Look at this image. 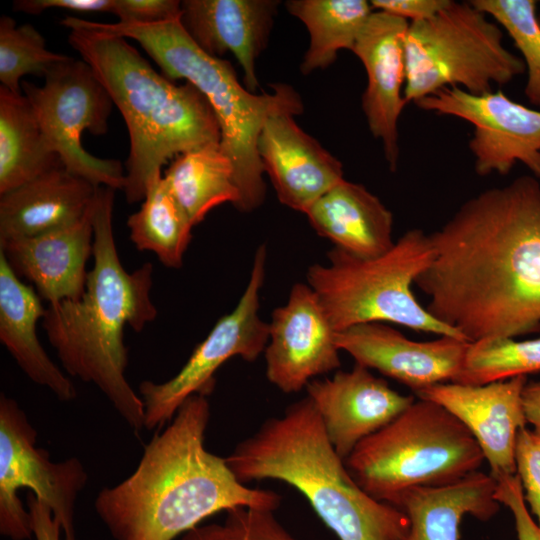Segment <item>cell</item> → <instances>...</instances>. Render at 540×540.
<instances>
[{
    "mask_svg": "<svg viewBox=\"0 0 540 540\" xmlns=\"http://www.w3.org/2000/svg\"><path fill=\"white\" fill-rule=\"evenodd\" d=\"M415 284L427 311L467 341L540 331V182L521 176L465 201L429 234Z\"/></svg>",
    "mask_w": 540,
    "mask_h": 540,
    "instance_id": "1",
    "label": "cell"
},
{
    "mask_svg": "<svg viewBox=\"0 0 540 540\" xmlns=\"http://www.w3.org/2000/svg\"><path fill=\"white\" fill-rule=\"evenodd\" d=\"M209 419L207 397L190 396L131 475L99 491L95 511L113 540H174L220 511L279 506V494L247 487L206 449Z\"/></svg>",
    "mask_w": 540,
    "mask_h": 540,
    "instance_id": "2",
    "label": "cell"
},
{
    "mask_svg": "<svg viewBox=\"0 0 540 540\" xmlns=\"http://www.w3.org/2000/svg\"><path fill=\"white\" fill-rule=\"evenodd\" d=\"M115 190L97 188L92 223L93 268L85 291L74 300L48 304L42 318L50 345L72 377L94 384L135 432L144 428V406L125 372L128 349L126 326L141 332L157 317L151 299L150 262L128 272L117 251L113 226Z\"/></svg>",
    "mask_w": 540,
    "mask_h": 540,
    "instance_id": "3",
    "label": "cell"
},
{
    "mask_svg": "<svg viewBox=\"0 0 540 540\" xmlns=\"http://www.w3.org/2000/svg\"><path fill=\"white\" fill-rule=\"evenodd\" d=\"M68 41L94 71L120 111L129 134L123 192L143 201L163 166L185 152L220 144V128L204 95L191 83L159 74L126 38L67 16Z\"/></svg>",
    "mask_w": 540,
    "mask_h": 540,
    "instance_id": "4",
    "label": "cell"
},
{
    "mask_svg": "<svg viewBox=\"0 0 540 540\" xmlns=\"http://www.w3.org/2000/svg\"><path fill=\"white\" fill-rule=\"evenodd\" d=\"M242 483L275 479L301 492L339 540H404L409 519L353 479L305 398L267 419L225 457Z\"/></svg>",
    "mask_w": 540,
    "mask_h": 540,
    "instance_id": "5",
    "label": "cell"
},
{
    "mask_svg": "<svg viewBox=\"0 0 540 540\" xmlns=\"http://www.w3.org/2000/svg\"><path fill=\"white\" fill-rule=\"evenodd\" d=\"M93 24L113 35L137 43L170 80L185 79L209 102L220 128V147L231 160L240 199L235 206L251 212L264 201L266 184L257 142L263 125L274 113L303 111L300 96L286 84L273 92L256 94L237 79L230 62L202 51L190 38L180 18L158 24Z\"/></svg>",
    "mask_w": 540,
    "mask_h": 540,
    "instance_id": "6",
    "label": "cell"
},
{
    "mask_svg": "<svg viewBox=\"0 0 540 540\" xmlns=\"http://www.w3.org/2000/svg\"><path fill=\"white\" fill-rule=\"evenodd\" d=\"M484 460L463 423L441 405L419 399L362 440L344 462L366 493L394 505L407 490L457 482Z\"/></svg>",
    "mask_w": 540,
    "mask_h": 540,
    "instance_id": "7",
    "label": "cell"
},
{
    "mask_svg": "<svg viewBox=\"0 0 540 540\" xmlns=\"http://www.w3.org/2000/svg\"><path fill=\"white\" fill-rule=\"evenodd\" d=\"M433 257L429 234L414 228L374 258L356 257L333 247L326 264L308 268L306 280L336 332L380 322L466 340L435 319L411 290Z\"/></svg>",
    "mask_w": 540,
    "mask_h": 540,
    "instance_id": "8",
    "label": "cell"
},
{
    "mask_svg": "<svg viewBox=\"0 0 540 540\" xmlns=\"http://www.w3.org/2000/svg\"><path fill=\"white\" fill-rule=\"evenodd\" d=\"M503 30L470 1L450 0L429 19L409 23L404 39L407 103L446 87L472 94L493 91L525 72L503 44Z\"/></svg>",
    "mask_w": 540,
    "mask_h": 540,
    "instance_id": "9",
    "label": "cell"
},
{
    "mask_svg": "<svg viewBox=\"0 0 540 540\" xmlns=\"http://www.w3.org/2000/svg\"><path fill=\"white\" fill-rule=\"evenodd\" d=\"M88 475L77 457L60 462L37 446V431L11 397L0 395V533L11 540L33 536L31 515L18 490L45 503L60 524L65 540H78L75 508Z\"/></svg>",
    "mask_w": 540,
    "mask_h": 540,
    "instance_id": "10",
    "label": "cell"
},
{
    "mask_svg": "<svg viewBox=\"0 0 540 540\" xmlns=\"http://www.w3.org/2000/svg\"><path fill=\"white\" fill-rule=\"evenodd\" d=\"M21 88L62 166L96 187L123 190L121 163L97 158L81 144L86 130L96 136L107 133L114 105L92 68L84 60L68 56L51 68L42 86L23 81Z\"/></svg>",
    "mask_w": 540,
    "mask_h": 540,
    "instance_id": "11",
    "label": "cell"
},
{
    "mask_svg": "<svg viewBox=\"0 0 540 540\" xmlns=\"http://www.w3.org/2000/svg\"><path fill=\"white\" fill-rule=\"evenodd\" d=\"M266 247L255 252L250 278L234 309L222 316L200 342L185 365L171 379L138 386L144 406V428L161 429L170 422L183 402L192 395L208 396L215 386L216 371L239 356L255 361L265 351L269 323L260 318V291L265 279Z\"/></svg>",
    "mask_w": 540,
    "mask_h": 540,
    "instance_id": "12",
    "label": "cell"
},
{
    "mask_svg": "<svg viewBox=\"0 0 540 540\" xmlns=\"http://www.w3.org/2000/svg\"><path fill=\"white\" fill-rule=\"evenodd\" d=\"M414 104L473 126L468 146L479 176L507 175L521 163L540 178V109L518 103L501 90L472 94L458 87L442 88Z\"/></svg>",
    "mask_w": 540,
    "mask_h": 540,
    "instance_id": "13",
    "label": "cell"
},
{
    "mask_svg": "<svg viewBox=\"0 0 540 540\" xmlns=\"http://www.w3.org/2000/svg\"><path fill=\"white\" fill-rule=\"evenodd\" d=\"M335 334L310 286L294 284L269 323L264 351L268 381L284 393H296L317 376L339 368Z\"/></svg>",
    "mask_w": 540,
    "mask_h": 540,
    "instance_id": "14",
    "label": "cell"
},
{
    "mask_svg": "<svg viewBox=\"0 0 540 540\" xmlns=\"http://www.w3.org/2000/svg\"><path fill=\"white\" fill-rule=\"evenodd\" d=\"M527 376H516L484 385L439 383L415 393L454 415L471 432L496 480L515 475V445L526 427L522 391Z\"/></svg>",
    "mask_w": 540,
    "mask_h": 540,
    "instance_id": "15",
    "label": "cell"
},
{
    "mask_svg": "<svg viewBox=\"0 0 540 540\" xmlns=\"http://www.w3.org/2000/svg\"><path fill=\"white\" fill-rule=\"evenodd\" d=\"M336 345L356 364L375 369L415 393L439 383L454 382L470 342L453 336L414 341L380 322L336 332Z\"/></svg>",
    "mask_w": 540,
    "mask_h": 540,
    "instance_id": "16",
    "label": "cell"
},
{
    "mask_svg": "<svg viewBox=\"0 0 540 540\" xmlns=\"http://www.w3.org/2000/svg\"><path fill=\"white\" fill-rule=\"evenodd\" d=\"M305 389L343 460L362 440L388 425L415 401L414 396L398 393L358 364L350 371H337L331 378H316Z\"/></svg>",
    "mask_w": 540,
    "mask_h": 540,
    "instance_id": "17",
    "label": "cell"
},
{
    "mask_svg": "<svg viewBox=\"0 0 540 540\" xmlns=\"http://www.w3.org/2000/svg\"><path fill=\"white\" fill-rule=\"evenodd\" d=\"M409 21L382 11H373L360 32L352 52L362 62L367 86L362 110L369 130L383 147L390 170L399 159L398 122L404 99V39Z\"/></svg>",
    "mask_w": 540,
    "mask_h": 540,
    "instance_id": "18",
    "label": "cell"
},
{
    "mask_svg": "<svg viewBox=\"0 0 540 540\" xmlns=\"http://www.w3.org/2000/svg\"><path fill=\"white\" fill-rule=\"evenodd\" d=\"M292 113L272 114L263 125L257 152L279 201L306 211L342 181V163L304 132Z\"/></svg>",
    "mask_w": 540,
    "mask_h": 540,
    "instance_id": "19",
    "label": "cell"
},
{
    "mask_svg": "<svg viewBox=\"0 0 540 540\" xmlns=\"http://www.w3.org/2000/svg\"><path fill=\"white\" fill-rule=\"evenodd\" d=\"M92 214L93 205L67 227L0 241V253L15 275L31 282L48 304L78 299L85 291L86 265L93 252Z\"/></svg>",
    "mask_w": 540,
    "mask_h": 540,
    "instance_id": "20",
    "label": "cell"
},
{
    "mask_svg": "<svg viewBox=\"0 0 540 540\" xmlns=\"http://www.w3.org/2000/svg\"><path fill=\"white\" fill-rule=\"evenodd\" d=\"M279 1L184 0L180 22L206 54L234 55L244 75V86L256 93L255 63L268 43Z\"/></svg>",
    "mask_w": 540,
    "mask_h": 540,
    "instance_id": "21",
    "label": "cell"
},
{
    "mask_svg": "<svg viewBox=\"0 0 540 540\" xmlns=\"http://www.w3.org/2000/svg\"><path fill=\"white\" fill-rule=\"evenodd\" d=\"M97 188L60 165L0 194V241L76 223L91 209Z\"/></svg>",
    "mask_w": 540,
    "mask_h": 540,
    "instance_id": "22",
    "label": "cell"
},
{
    "mask_svg": "<svg viewBox=\"0 0 540 540\" xmlns=\"http://www.w3.org/2000/svg\"><path fill=\"white\" fill-rule=\"evenodd\" d=\"M305 214L319 236L356 257L380 256L395 243L391 211L358 183L343 179Z\"/></svg>",
    "mask_w": 540,
    "mask_h": 540,
    "instance_id": "23",
    "label": "cell"
},
{
    "mask_svg": "<svg viewBox=\"0 0 540 540\" xmlns=\"http://www.w3.org/2000/svg\"><path fill=\"white\" fill-rule=\"evenodd\" d=\"M45 311L36 290L15 275L0 253V341L26 376L68 402L76 398V388L37 336V322Z\"/></svg>",
    "mask_w": 540,
    "mask_h": 540,
    "instance_id": "24",
    "label": "cell"
},
{
    "mask_svg": "<svg viewBox=\"0 0 540 540\" xmlns=\"http://www.w3.org/2000/svg\"><path fill=\"white\" fill-rule=\"evenodd\" d=\"M496 486L490 474L476 471L448 485L407 490L394 503L409 519L404 540H459L465 515L487 521L499 511Z\"/></svg>",
    "mask_w": 540,
    "mask_h": 540,
    "instance_id": "25",
    "label": "cell"
},
{
    "mask_svg": "<svg viewBox=\"0 0 540 540\" xmlns=\"http://www.w3.org/2000/svg\"><path fill=\"white\" fill-rule=\"evenodd\" d=\"M60 165L23 92L0 86V194Z\"/></svg>",
    "mask_w": 540,
    "mask_h": 540,
    "instance_id": "26",
    "label": "cell"
},
{
    "mask_svg": "<svg viewBox=\"0 0 540 540\" xmlns=\"http://www.w3.org/2000/svg\"><path fill=\"white\" fill-rule=\"evenodd\" d=\"M163 178L193 226L216 206L226 202L236 206L240 199L233 164L220 144L178 155Z\"/></svg>",
    "mask_w": 540,
    "mask_h": 540,
    "instance_id": "27",
    "label": "cell"
},
{
    "mask_svg": "<svg viewBox=\"0 0 540 540\" xmlns=\"http://www.w3.org/2000/svg\"><path fill=\"white\" fill-rule=\"evenodd\" d=\"M285 4L309 33V47L300 65L304 75L333 64L339 50L352 51L374 11L365 0H290Z\"/></svg>",
    "mask_w": 540,
    "mask_h": 540,
    "instance_id": "28",
    "label": "cell"
},
{
    "mask_svg": "<svg viewBox=\"0 0 540 540\" xmlns=\"http://www.w3.org/2000/svg\"><path fill=\"white\" fill-rule=\"evenodd\" d=\"M129 237L168 268L179 269L194 227L171 193L163 175L148 188L140 208L127 219Z\"/></svg>",
    "mask_w": 540,
    "mask_h": 540,
    "instance_id": "29",
    "label": "cell"
},
{
    "mask_svg": "<svg viewBox=\"0 0 540 540\" xmlns=\"http://www.w3.org/2000/svg\"><path fill=\"white\" fill-rule=\"evenodd\" d=\"M540 371V337L483 339L468 344L461 371L453 383L484 385Z\"/></svg>",
    "mask_w": 540,
    "mask_h": 540,
    "instance_id": "30",
    "label": "cell"
},
{
    "mask_svg": "<svg viewBox=\"0 0 540 540\" xmlns=\"http://www.w3.org/2000/svg\"><path fill=\"white\" fill-rule=\"evenodd\" d=\"M68 56L50 51L45 38L31 24L16 25L13 18H0L1 86L21 93V79L32 74L45 77L56 64Z\"/></svg>",
    "mask_w": 540,
    "mask_h": 540,
    "instance_id": "31",
    "label": "cell"
},
{
    "mask_svg": "<svg viewBox=\"0 0 540 540\" xmlns=\"http://www.w3.org/2000/svg\"><path fill=\"white\" fill-rule=\"evenodd\" d=\"M503 28L522 54L527 71L524 94L540 108V23L534 0H471Z\"/></svg>",
    "mask_w": 540,
    "mask_h": 540,
    "instance_id": "32",
    "label": "cell"
},
{
    "mask_svg": "<svg viewBox=\"0 0 540 540\" xmlns=\"http://www.w3.org/2000/svg\"><path fill=\"white\" fill-rule=\"evenodd\" d=\"M515 464L524 500L540 527V434L526 427L518 432Z\"/></svg>",
    "mask_w": 540,
    "mask_h": 540,
    "instance_id": "33",
    "label": "cell"
},
{
    "mask_svg": "<svg viewBox=\"0 0 540 540\" xmlns=\"http://www.w3.org/2000/svg\"><path fill=\"white\" fill-rule=\"evenodd\" d=\"M224 524L233 540H296L268 509H232L227 512Z\"/></svg>",
    "mask_w": 540,
    "mask_h": 540,
    "instance_id": "34",
    "label": "cell"
},
{
    "mask_svg": "<svg viewBox=\"0 0 540 540\" xmlns=\"http://www.w3.org/2000/svg\"><path fill=\"white\" fill-rule=\"evenodd\" d=\"M118 22L127 24H158L181 17V1L177 0H115L113 13Z\"/></svg>",
    "mask_w": 540,
    "mask_h": 540,
    "instance_id": "35",
    "label": "cell"
},
{
    "mask_svg": "<svg viewBox=\"0 0 540 540\" xmlns=\"http://www.w3.org/2000/svg\"><path fill=\"white\" fill-rule=\"evenodd\" d=\"M495 498L511 511L517 540H540V527L527 509L522 485L516 474L497 481Z\"/></svg>",
    "mask_w": 540,
    "mask_h": 540,
    "instance_id": "36",
    "label": "cell"
},
{
    "mask_svg": "<svg viewBox=\"0 0 540 540\" xmlns=\"http://www.w3.org/2000/svg\"><path fill=\"white\" fill-rule=\"evenodd\" d=\"M450 0H372L375 11H382L409 22L429 19L448 5Z\"/></svg>",
    "mask_w": 540,
    "mask_h": 540,
    "instance_id": "37",
    "label": "cell"
},
{
    "mask_svg": "<svg viewBox=\"0 0 540 540\" xmlns=\"http://www.w3.org/2000/svg\"><path fill=\"white\" fill-rule=\"evenodd\" d=\"M115 0H15V11L40 14L50 8H59L80 13H113Z\"/></svg>",
    "mask_w": 540,
    "mask_h": 540,
    "instance_id": "38",
    "label": "cell"
},
{
    "mask_svg": "<svg viewBox=\"0 0 540 540\" xmlns=\"http://www.w3.org/2000/svg\"><path fill=\"white\" fill-rule=\"evenodd\" d=\"M27 507L31 515L33 536L36 540L62 539V528L54 518L50 508L32 493L26 497Z\"/></svg>",
    "mask_w": 540,
    "mask_h": 540,
    "instance_id": "39",
    "label": "cell"
},
{
    "mask_svg": "<svg viewBox=\"0 0 540 540\" xmlns=\"http://www.w3.org/2000/svg\"><path fill=\"white\" fill-rule=\"evenodd\" d=\"M522 403L527 423L540 434V381L526 383L522 391Z\"/></svg>",
    "mask_w": 540,
    "mask_h": 540,
    "instance_id": "40",
    "label": "cell"
},
{
    "mask_svg": "<svg viewBox=\"0 0 540 540\" xmlns=\"http://www.w3.org/2000/svg\"><path fill=\"white\" fill-rule=\"evenodd\" d=\"M181 540H233L228 528L224 525L209 524L197 526L183 534Z\"/></svg>",
    "mask_w": 540,
    "mask_h": 540,
    "instance_id": "41",
    "label": "cell"
},
{
    "mask_svg": "<svg viewBox=\"0 0 540 540\" xmlns=\"http://www.w3.org/2000/svg\"><path fill=\"white\" fill-rule=\"evenodd\" d=\"M538 20H539V23H540V12L538 13Z\"/></svg>",
    "mask_w": 540,
    "mask_h": 540,
    "instance_id": "42",
    "label": "cell"
}]
</instances>
